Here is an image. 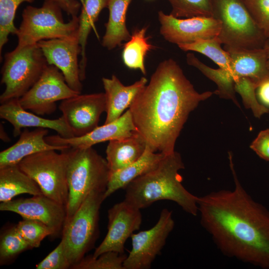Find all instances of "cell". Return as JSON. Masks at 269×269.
<instances>
[{
  "label": "cell",
  "mask_w": 269,
  "mask_h": 269,
  "mask_svg": "<svg viewBox=\"0 0 269 269\" xmlns=\"http://www.w3.org/2000/svg\"><path fill=\"white\" fill-rule=\"evenodd\" d=\"M229 155L235 188L198 197L201 224L224 255L269 269V211L243 187Z\"/></svg>",
  "instance_id": "1"
},
{
  "label": "cell",
  "mask_w": 269,
  "mask_h": 269,
  "mask_svg": "<svg viewBox=\"0 0 269 269\" xmlns=\"http://www.w3.org/2000/svg\"><path fill=\"white\" fill-rule=\"evenodd\" d=\"M213 92L198 93L178 63L161 62L129 110L138 134L153 151L167 155L190 113Z\"/></svg>",
  "instance_id": "2"
},
{
  "label": "cell",
  "mask_w": 269,
  "mask_h": 269,
  "mask_svg": "<svg viewBox=\"0 0 269 269\" xmlns=\"http://www.w3.org/2000/svg\"><path fill=\"white\" fill-rule=\"evenodd\" d=\"M184 168L178 152L174 151L165 155L155 168L134 179L124 188V200L140 210L157 201L170 200L185 212L196 216L198 212V197L182 185L179 171Z\"/></svg>",
  "instance_id": "3"
},
{
  "label": "cell",
  "mask_w": 269,
  "mask_h": 269,
  "mask_svg": "<svg viewBox=\"0 0 269 269\" xmlns=\"http://www.w3.org/2000/svg\"><path fill=\"white\" fill-rule=\"evenodd\" d=\"M67 150L69 155V195L65 222L72 217L92 191H106L110 174L106 159L93 147H70Z\"/></svg>",
  "instance_id": "4"
},
{
  "label": "cell",
  "mask_w": 269,
  "mask_h": 269,
  "mask_svg": "<svg viewBox=\"0 0 269 269\" xmlns=\"http://www.w3.org/2000/svg\"><path fill=\"white\" fill-rule=\"evenodd\" d=\"M62 9L55 3L44 1L42 6L28 5L22 13V20L16 35V47H21L39 41L55 38L78 37L79 19L71 17L65 22Z\"/></svg>",
  "instance_id": "5"
},
{
  "label": "cell",
  "mask_w": 269,
  "mask_h": 269,
  "mask_svg": "<svg viewBox=\"0 0 269 269\" xmlns=\"http://www.w3.org/2000/svg\"><path fill=\"white\" fill-rule=\"evenodd\" d=\"M213 17L221 23L218 37L224 45L247 49L263 48L267 37L243 0H212Z\"/></svg>",
  "instance_id": "6"
},
{
  "label": "cell",
  "mask_w": 269,
  "mask_h": 269,
  "mask_svg": "<svg viewBox=\"0 0 269 269\" xmlns=\"http://www.w3.org/2000/svg\"><path fill=\"white\" fill-rule=\"evenodd\" d=\"M48 64L37 44L16 47L5 53L1 70L5 89L0 96L2 104L20 98L35 83Z\"/></svg>",
  "instance_id": "7"
},
{
  "label": "cell",
  "mask_w": 269,
  "mask_h": 269,
  "mask_svg": "<svg viewBox=\"0 0 269 269\" xmlns=\"http://www.w3.org/2000/svg\"><path fill=\"white\" fill-rule=\"evenodd\" d=\"M105 192L92 191L72 217L64 224L62 240L71 268L93 249L98 238L99 213L105 199Z\"/></svg>",
  "instance_id": "8"
},
{
  "label": "cell",
  "mask_w": 269,
  "mask_h": 269,
  "mask_svg": "<svg viewBox=\"0 0 269 269\" xmlns=\"http://www.w3.org/2000/svg\"><path fill=\"white\" fill-rule=\"evenodd\" d=\"M67 149L60 153L56 150L39 152L25 157L17 164L38 184L44 195L65 206L69 195Z\"/></svg>",
  "instance_id": "9"
},
{
  "label": "cell",
  "mask_w": 269,
  "mask_h": 269,
  "mask_svg": "<svg viewBox=\"0 0 269 269\" xmlns=\"http://www.w3.org/2000/svg\"><path fill=\"white\" fill-rule=\"evenodd\" d=\"M81 94L67 84L62 72L48 65L35 83L19 102L23 108L39 116L48 115L56 110V102Z\"/></svg>",
  "instance_id": "10"
},
{
  "label": "cell",
  "mask_w": 269,
  "mask_h": 269,
  "mask_svg": "<svg viewBox=\"0 0 269 269\" xmlns=\"http://www.w3.org/2000/svg\"><path fill=\"white\" fill-rule=\"evenodd\" d=\"M174 221L172 211L162 209L159 219L151 228L133 234L132 248L124 263V269H148L164 246L173 230Z\"/></svg>",
  "instance_id": "11"
},
{
  "label": "cell",
  "mask_w": 269,
  "mask_h": 269,
  "mask_svg": "<svg viewBox=\"0 0 269 269\" xmlns=\"http://www.w3.org/2000/svg\"><path fill=\"white\" fill-rule=\"evenodd\" d=\"M59 109L74 137L84 135L98 127L106 112L105 93L79 94L61 101Z\"/></svg>",
  "instance_id": "12"
},
{
  "label": "cell",
  "mask_w": 269,
  "mask_h": 269,
  "mask_svg": "<svg viewBox=\"0 0 269 269\" xmlns=\"http://www.w3.org/2000/svg\"><path fill=\"white\" fill-rule=\"evenodd\" d=\"M158 18L161 35L168 42L177 45L218 36L221 30L220 21L213 17L181 18L159 11Z\"/></svg>",
  "instance_id": "13"
},
{
  "label": "cell",
  "mask_w": 269,
  "mask_h": 269,
  "mask_svg": "<svg viewBox=\"0 0 269 269\" xmlns=\"http://www.w3.org/2000/svg\"><path fill=\"white\" fill-rule=\"evenodd\" d=\"M108 232L92 255L97 258L107 252L124 254L125 244L142 222L140 210L124 200L113 206L108 212Z\"/></svg>",
  "instance_id": "14"
},
{
  "label": "cell",
  "mask_w": 269,
  "mask_h": 269,
  "mask_svg": "<svg viewBox=\"0 0 269 269\" xmlns=\"http://www.w3.org/2000/svg\"><path fill=\"white\" fill-rule=\"evenodd\" d=\"M37 44L48 65L56 66L64 75L68 86L81 93L83 85L78 61L81 48L78 37L41 40Z\"/></svg>",
  "instance_id": "15"
},
{
  "label": "cell",
  "mask_w": 269,
  "mask_h": 269,
  "mask_svg": "<svg viewBox=\"0 0 269 269\" xmlns=\"http://www.w3.org/2000/svg\"><path fill=\"white\" fill-rule=\"evenodd\" d=\"M0 210L41 222L53 230L55 236L62 233L66 219V206L43 194L0 202Z\"/></svg>",
  "instance_id": "16"
},
{
  "label": "cell",
  "mask_w": 269,
  "mask_h": 269,
  "mask_svg": "<svg viewBox=\"0 0 269 269\" xmlns=\"http://www.w3.org/2000/svg\"><path fill=\"white\" fill-rule=\"evenodd\" d=\"M137 133L132 114L128 109L117 120L98 126L84 135L64 138L56 134L47 136L45 138L48 143L52 145L87 148L100 142L130 137Z\"/></svg>",
  "instance_id": "17"
},
{
  "label": "cell",
  "mask_w": 269,
  "mask_h": 269,
  "mask_svg": "<svg viewBox=\"0 0 269 269\" xmlns=\"http://www.w3.org/2000/svg\"><path fill=\"white\" fill-rule=\"evenodd\" d=\"M0 117L8 122L13 127V135H20L21 129L26 128H45L56 131L64 138L74 137V134L61 116L56 119H48L29 112L22 107L19 98L10 99L1 104Z\"/></svg>",
  "instance_id": "18"
},
{
  "label": "cell",
  "mask_w": 269,
  "mask_h": 269,
  "mask_svg": "<svg viewBox=\"0 0 269 269\" xmlns=\"http://www.w3.org/2000/svg\"><path fill=\"white\" fill-rule=\"evenodd\" d=\"M105 90L106 118L105 124L119 118L129 108L137 96L146 86L147 80L142 77L133 84L125 86L113 75L110 78L102 79Z\"/></svg>",
  "instance_id": "19"
},
{
  "label": "cell",
  "mask_w": 269,
  "mask_h": 269,
  "mask_svg": "<svg viewBox=\"0 0 269 269\" xmlns=\"http://www.w3.org/2000/svg\"><path fill=\"white\" fill-rule=\"evenodd\" d=\"M230 61L231 74L235 82L242 77L251 79L258 84L269 75L264 48L247 49L224 45Z\"/></svg>",
  "instance_id": "20"
},
{
  "label": "cell",
  "mask_w": 269,
  "mask_h": 269,
  "mask_svg": "<svg viewBox=\"0 0 269 269\" xmlns=\"http://www.w3.org/2000/svg\"><path fill=\"white\" fill-rule=\"evenodd\" d=\"M48 129H27L21 132L19 139L12 145L0 152V168L17 164L22 159L31 154L47 150H63L70 147L54 145L48 143L45 137Z\"/></svg>",
  "instance_id": "21"
},
{
  "label": "cell",
  "mask_w": 269,
  "mask_h": 269,
  "mask_svg": "<svg viewBox=\"0 0 269 269\" xmlns=\"http://www.w3.org/2000/svg\"><path fill=\"white\" fill-rule=\"evenodd\" d=\"M165 154L152 151L147 145L143 154L129 166L110 173L104 196L105 199L117 190L125 188L136 178L155 168Z\"/></svg>",
  "instance_id": "22"
},
{
  "label": "cell",
  "mask_w": 269,
  "mask_h": 269,
  "mask_svg": "<svg viewBox=\"0 0 269 269\" xmlns=\"http://www.w3.org/2000/svg\"><path fill=\"white\" fill-rule=\"evenodd\" d=\"M146 146V142L138 133L109 141L106 149V159L110 173L124 168L137 160L143 154Z\"/></svg>",
  "instance_id": "23"
},
{
  "label": "cell",
  "mask_w": 269,
  "mask_h": 269,
  "mask_svg": "<svg viewBox=\"0 0 269 269\" xmlns=\"http://www.w3.org/2000/svg\"><path fill=\"white\" fill-rule=\"evenodd\" d=\"M27 193L42 195L38 184L17 164L0 168V201L7 202L15 196Z\"/></svg>",
  "instance_id": "24"
},
{
  "label": "cell",
  "mask_w": 269,
  "mask_h": 269,
  "mask_svg": "<svg viewBox=\"0 0 269 269\" xmlns=\"http://www.w3.org/2000/svg\"><path fill=\"white\" fill-rule=\"evenodd\" d=\"M132 0H109V11L108 22L102 45L112 50L121 45L122 42L128 41L131 35L127 27L126 16L128 7Z\"/></svg>",
  "instance_id": "25"
},
{
  "label": "cell",
  "mask_w": 269,
  "mask_h": 269,
  "mask_svg": "<svg viewBox=\"0 0 269 269\" xmlns=\"http://www.w3.org/2000/svg\"><path fill=\"white\" fill-rule=\"evenodd\" d=\"M109 0H84L78 17V38L81 48L79 60L80 77L81 81L86 78L87 58L86 48L88 36L98 20L101 11L108 7Z\"/></svg>",
  "instance_id": "26"
},
{
  "label": "cell",
  "mask_w": 269,
  "mask_h": 269,
  "mask_svg": "<svg viewBox=\"0 0 269 269\" xmlns=\"http://www.w3.org/2000/svg\"><path fill=\"white\" fill-rule=\"evenodd\" d=\"M146 28L134 30L130 39L127 41L122 52V59L125 65L130 69H139L145 75L144 58L153 46L149 43L145 33Z\"/></svg>",
  "instance_id": "27"
},
{
  "label": "cell",
  "mask_w": 269,
  "mask_h": 269,
  "mask_svg": "<svg viewBox=\"0 0 269 269\" xmlns=\"http://www.w3.org/2000/svg\"><path fill=\"white\" fill-rule=\"evenodd\" d=\"M188 64L192 66L200 71L205 76L214 82L217 86V89L214 93L220 98L231 99L237 106H239L235 96L234 81L228 71L219 68H211L199 60L193 53L186 55Z\"/></svg>",
  "instance_id": "28"
},
{
  "label": "cell",
  "mask_w": 269,
  "mask_h": 269,
  "mask_svg": "<svg viewBox=\"0 0 269 269\" xmlns=\"http://www.w3.org/2000/svg\"><path fill=\"white\" fill-rule=\"evenodd\" d=\"M221 41L216 36L197 40L190 43L179 44L178 46L185 51H193L204 55L217 64L219 68L231 74L230 57L228 52L221 47Z\"/></svg>",
  "instance_id": "29"
},
{
  "label": "cell",
  "mask_w": 269,
  "mask_h": 269,
  "mask_svg": "<svg viewBox=\"0 0 269 269\" xmlns=\"http://www.w3.org/2000/svg\"><path fill=\"white\" fill-rule=\"evenodd\" d=\"M31 249L19 233L16 225H10L1 231L0 236V265L13 261L20 254Z\"/></svg>",
  "instance_id": "30"
},
{
  "label": "cell",
  "mask_w": 269,
  "mask_h": 269,
  "mask_svg": "<svg viewBox=\"0 0 269 269\" xmlns=\"http://www.w3.org/2000/svg\"><path fill=\"white\" fill-rule=\"evenodd\" d=\"M172 7L170 13L177 18L194 16L213 17L212 0H168Z\"/></svg>",
  "instance_id": "31"
},
{
  "label": "cell",
  "mask_w": 269,
  "mask_h": 269,
  "mask_svg": "<svg viewBox=\"0 0 269 269\" xmlns=\"http://www.w3.org/2000/svg\"><path fill=\"white\" fill-rule=\"evenodd\" d=\"M34 0H0V54L8 41L10 34L16 35L18 28L14 19L19 5L24 2L32 3Z\"/></svg>",
  "instance_id": "32"
},
{
  "label": "cell",
  "mask_w": 269,
  "mask_h": 269,
  "mask_svg": "<svg viewBox=\"0 0 269 269\" xmlns=\"http://www.w3.org/2000/svg\"><path fill=\"white\" fill-rule=\"evenodd\" d=\"M127 257L124 253L107 252L94 258L85 256L78 263L73 265V269H124V263Z\"/></svg>",
  "instance_id": "33"
},
{
  "label": "cell",
  "mask_w": 269,
  "mask_h": 269,
  "mask_svg": "<svg viewBox=\"0 0 269 269\" xmlns=\"http://www.w3.org/2000/svg\"><path fill=\"white\" fill-rule=\"evenodd\" d=\"M16 225L19 233L30 249L38 248L45 237L55 236L51 228L39 221L23 218Z\"/></svg>",
  "instance_id": "34"
},
{
  "label": "cell",
  "mask_w": 269,
  "mask_h": 269,
  "mask_svg": "<svg viewBox=\"0 0 269 269\" xmlns=\"http://www.w3.org/2000/svg\"><path fill=\"white\" fill-rule=\"evenodd\" d=\"M258 84L247 77H242L234 83L236 92L241 96L245 106L251 109L254 116L260 118L263 115L269 112L267 107L261 104L257 100L256 91Z\"/></svg>",
  "instance_id": "35"
},
{
  "label": "cell",
  "mask_w": 269,
  "mask_h": 269,
  "mask_svg": "<svg viewBox=\"0 0 269 269\" xmlns=\"http://www.w3.org/2000/svg\"><path fill=\"white\" fill-rule=\"evenodd\" d=\"M259 28L269 38V0H243Z\"/></svg>",
  "instance_id": "36"
},
{
  "label": "cell",
  "mask_w": 269,
  "mask_h": 269,
  "mask_svg": "<svg viewBox=\"0 0 269 269\" xmlns=\"http://www.w3.org/2000/svg\"><path fill=\"white\" fill-rule=\"evenodd\" d=\"M71 264L67 256L65 244L61 239L58 246L43 260L36 265V269H71Z\"/></svg>",
  "instance_id": "37"
},
{
  "label": "cell",
  "mask_w": 269,
  "mask_h": 269,
  "mask_svg": "<svg viewBox=\"0 0 269 269\" xmlns=\"http://www.w3.org/2000/svg\"><path fill=\"white\" fill-rule=\"evenodd\" d=\"M250 147L262 158L269 161V129L261 131Z\"/></svg>",
  "instance_id": "38"
},
{
  "label": "cell",
  "mask_w": 269,
  "mask_h": 269,
  "mask_svg": "<svg viewBox=\"0 0 269 269\" xmlns=\"http://www.w3.org/2000/svg\"><path fill=\"white\" fill-rule=\"evenodd\" d=\"M52 2L71 17L78 16L84 0H44Z\"/></svg>",
  "instance_id": "39"
},
{
  "label": "cell",
  "mask_w": 269,
  "mask_h": 269,
  "mask_svg": "<svg viewBox=\"0 0 269 269\" xmlns=\"http://www.w3.org/2000/svg\"><path fill=\"white\" fill-rule=\"evenodd\" d=\"M256 90L261 104L269 107V75L259 83Z\"/></svg>",
  "instance_id": "40"
},
{
  "label": "cell",
  "mask_w": 269,
  "mask_h": 269,
  "mask_svg": "<svg viewBox=\"0 0 269 269\" xmlns=\"http://www.w3.org/2000/svg\"><path fill=\"white\" fill-rule=\"evenodd\" d=\"M0 137L2 140L5 142H7L10 140V139L7 134L4 131V129L3 127V126L1 125V124H0Z\"/></svg>",
  "instance_id": "41"
},
{
  "label": "cell",
  "mask_w": 269,
  "mask_h": 269,
  "mask_svg": "<svg viewBox=\"0 0 269 269\" xmlns=\"http://www.w3.org/2000/svg\"><path fill=\"white\" fill-rule=\"evenodd\" d=\"M263 48L266 51L267 66L269 70V38H267L266 40Z\"/></svg>",
  "instance_id": "42"
}]
</instances>
